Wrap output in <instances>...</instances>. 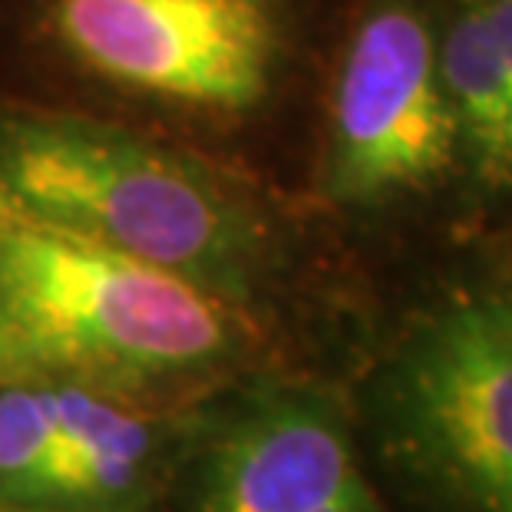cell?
Listing matches in <instances>:
<instances>
[{
    "mask_svg": "<svg viewBox=\"0 0 512 512\" xmlns=\"http://www.w3.org/2000/svg\"><path fill=\"white\" fill-rule=\"evenodd\" d=\"M460 146L437 43L407 4L357 27L331 106L328 185L341 202H384L440 179Z\"/></svg>",
    "mask_w": 512,
    "mask_h": 512,
    "instance_id": "8992f818",
    "label": "cell"
},
{
    "mask_svg": "<svg viewBox=\"0 0 512 512\" xmlns=\"http://www.w3.org/2000/svg\"><path fill=\"white\" fill-rule=\"evenodd\" d=\"M53 30L103 80L219 113L265 100L281 57L278 0H53Z\"/></svg>",
    "mask_w": 512,
    "mask_h": 512,
    "instance_id": "277c9868",
    "label": "cell"
},
{
    "mask_svg": "<svg viewBox=\"0 0 512 512\" xmlns=\"http://www.w3.org/2000/svg\"><path fill=\"white\" fill-rule=\"evenodd\" d=\"M182 512H384L344 420L308 390H255L195 440Z\"/></svg>",
    "mask_w": 512,
    "mask_h": 512,
    "instance_id": "52a82bcc",
    "label": "cell"
},
{
    "mask_svg": "<svg viewBox=\"0 0 512 512\" xmlns=\"http://www.w3.org/2000/svg\"><path fill=\"white\" fill-rule=\"evenodd\" d=\"M0 182L50 219L235 304L261 258L255 212L212 169L96 119H4Z\"/></svg>",
    "mask_w": 512,
    "mask_h": 512,
    "instance_id": "7a4b0ae2",
    "label": "cell"
},
{
    "mask_svg": "<svg viewBox=\"0 0 512 512\" xmlns=\"http://www.w3.org/2000/svg\"><path fill=\"white\" fill-rule=\"evenodd\" d=\"M0 512H37V509H20V506H7V503H0Z\"/></svg>",
    "mask_w": 512,
    "mask_h": 512,
    "instance_id": "30bf717a",
    "label": "cell"
},
{
    "mask_svg": "<svg viewBox=\"0 0 512 512\" xmlns=\"http://www.w3.org/2000/svg\"><path fill=\"white\" fill-rule=\"evenodd\" d=\"M387 427L407 473L450 512H512V298L430 314L387 377Z\"/></svg>",
    "mask_w": 512,
    "mask_h": 512,
    "instance_id": "3957f363",
    "label": "cell"
},
{
    "mask_svg": "<svg viewBox=\"0 0 512 512\" xmlns=\"http://www.w3.org/2000/svg\"><path fill=\"white\" fill-rule=\"evenodd\" d=\"M146 400L80 384H0V503L37 512H146L176 466Z\"/></svg>",
    "mask_w": 512,
    "mask_h": 512,
    "instance_id": "5b68a950",
    "label": "cell"
},
{
    "mask_svg": "<svg viewBox=\"0 0 512 512\" xmlns=\"http://www.w3.org/2000/svg\"><path fill=\"white\" fill-rule=\"evenodd\" d=\"M238 354L235 301L50 219L0 182V384L146 400Z\"/></svg>",
    "mask_w": 512,
    "mask_h": 512,
    "instance_id": "6da1fadb",
    "label": "cell"
},
{
    "mask_svg": "<svg viewBox=\"0 0 512 512\" xmlns=\"http://www.w3.org/2000/svg\"><path fill=\"white\" fill-rule=\"evenodd\" d=\"M456 136L476 172L512 192V76L476 0H463L437 47Z\"/></svg>",
    "mask_w": 512,
    "mask_h": 512,
    "instance_id": "ba28073f",
    "label": "cell"
},
{
    "mask_svg": "<svg viewBox=\"0 0 512 512\" xmlns=\"http://www.w3.org/2000/svg\"><path fill=\"white\" fill-rule=\"evenodd\" d=\"M476 7L483 10L486 24L496 37V47L506 60V70L512 76V0H476Z\"/></svg>",
    "mask_w": 512,
    "mask_h": 512,
    "instance_id": "9c48e42d",
    "label": "cell"
}]
</instances>
